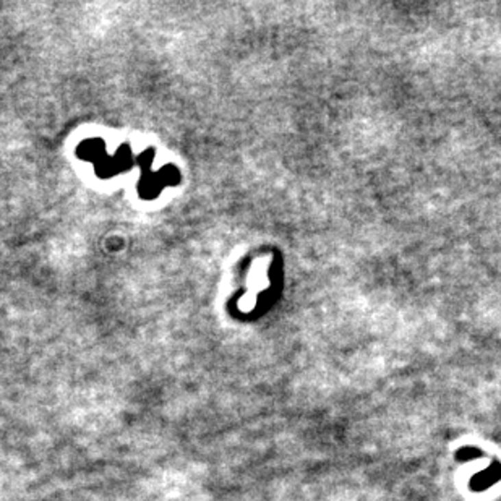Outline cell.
<instances>
[{
  "instance_id": "cell-1",
  "label": "cell",
  "mask_w": 501,
  "mask_h": 501,
  "mask_svg": "<svg viewBox=\"0 0 501 501\" xmlns=\"http://www.w3.org/2000/svg\"><path fill=\"white\" fill-rule=\"evenodd\" d=\"M501 478V464L498 461H495L493 465H490L485 471L476 474L471 480V489L474 491H482L489 489L490 485H493Z\"/></svg>"
},
{
  "instance_id": "cell-2",
  "label": "cell",
  "mask_w": 501,
  "mask_h": 501,
  "mask_svg": "<svg viewBox=\"0 0 501 501\" xmlns=\"http://www.w3.org/2000/svg\"><path fill=\"white\" fill-rule=\"evenodd\" d=\"M478 456H482V453L476 450V448H463V450H459L458 454H456V459L471 461L474 458H478Z\"/></svg>"
}]
</instances>
